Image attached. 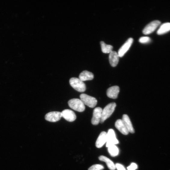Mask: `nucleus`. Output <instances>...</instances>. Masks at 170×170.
<instances>
[{
    "mask_svg": "<svg viewBox=\"0 0 170 170\" xmlns=\"http://www.w3.org/2000/svg\"><path fill=\"white\" fill-rule=\"evenodd\" d=\"M116 107V104L114 103H110L105 107L102 111L100 123H103L105 120L110 117Z\"/></svg>",
    "mask_w": 170,
    "mask_h": 170,
    "instance_id": "obj_1",
    "label": "nucleus"
},
{
    "mask_svg": "<svg viewBox=\"0 0 170 170\" xmlns=\"http://www.w3.org/2000/svg\"><path fill=\"white\" fill-rule=\"evenodd\" d=\"M115 126L122 134L125 135L128 134L129 132L122 119L117 120L115 122Z\"/></svg>",
    "mask_w": 170,
    "mask_h": 170,
    "instance_id": "obj_12",
    "label": "nucleus"
},
{
    "mask_svg": "<svg viewBox=\"0 0 170 170\" xmlns=\"http://www.w3.org/2000/svg\"><path fill=\"white\" fill-rule=\"evenodd\" d=\"M138 168V166L134 163H132L131 165L127 167L128 170H135Z\"/></svg>",
    "mask_w": 170,
    "mask_h": 170,
    "instance_id": "obj_23",
    "label": "nucleus"
},
{
    "mask_svg": "<svg viewBox=\"0 0 170 170\" xmlns=\"http://www.w3.org/2000/svg\"><path fill=\"white\" fill-rule=\"evenodd\" d=\"M102 52L104 53H110L113 51V47L111 45H107L104 42H100Z\"/></svg>",
    "mask_w": 170,
    "mask_h": 170,
    "instance_id": "obj_19",
    "label": "nucleus"
},
{
    "mask_svg": "<svg viewBox=\"0 0 170 170\" xmlns=\"http://www.w3.org/2000/svg\"><path fill=\"white\" fill-rule=\"evenodd\" d=\"M115 166L118 170H126L123 166L119 164H117Z\"/></svg>",
    "mask_w": 170,
    "mask_h": 170,
    "instance_id": "obj_24",
    "label": "nucleus"
},
{
    "mask_svg": "<svg viewBox=\"0 0 170 170\" xmlns=\"http://www.w3.org/2000/svg\"><path fill=\"white\" fill-rule=\"evenodd\" d=\"M104 168V167L101 165H95L90 167L88 170H102Z\"/></svg>",
    "mask_w": 170,
    "mask_h": 170,
    "instance_id": "obj_22",
    "label": "nucleus"
},
{
    "mask_svg": "<svg viewBox=\"0 0 170 170\" xmlns=\"http://www.w3.org/2000/svg\"><path fill=\"white\" fill-rule=\"evenodd\" d=\"M108 151L112 157H115L117 156L119 153V149L115 145L108 147Z\"/></svg>",
    "mask_w": 170,
    "mask_h": 170,
    "instance_id": "obj_20",
    "label": "nucleus"
},
{
    "mask_svg": "<svg viewBox=\"0 0 170 170\" xmlns=\"http://www.w3.org/2000/svg\"><path fill=\"white\" fill-rule=\"evenodd\" d=\"M133 42L132 38H129L125 44L122 46L118 51V54L119 57H122L128 50Z\"/></svg>",
    "mask_w": 170,
    "mask_h": 170,
    "instance_id": "obj_7",
    "label": "nucleus"
},
{
    "mask_svg": "<svg viewBox=\"0 0 170 170\" xmlns=\"http://www.w3.org/2000/svg\"><path fill=\"white\" fill-rule=\"evenodd\" d=\"M62 117L66 121L72 122L76 119V115L73 111L70 110H65L61 112Z\"/></svg>",
    "mask_w": 170,
    "mask_h": 170,
    "instance_id": "obj_10",
    "label": "nucleus"
},
{
    "mask_svg": "<svg viewBox=\"0 0 170 170\" xmlns=\"http://www.w3.org/2000/svg\"><path fill=\"white\" fill-rule=\"evenodd\" d=\"M69 107L73 110L82 112L85 110V105L80 99L77 98L73 99L68 101Z\"/></svg>",
    "mask_w": 170,
    "mask_h": 170,
    "instance_id": "obj_2",
    "label": "nucleus"
},
{
    "mask_svg": "<svg viewBox=\"0 0 170 170\" xmlns=\"http://www.w3.org/2000/svg\"><path fill=\"white\" fill-rule=\"evenodd\" d=\"M139 41L142 44H147L150 42L151 39L148 37H142L139 39Z\"/></svg>",
    "mask_w": 170,
    "mask_h": 170,
    "instance_id": "obj_21",
    "label": "nucleus"
},
{
    "mask_svg": "<svg viewBox=\"0 0 170 170\" xmlns=\"http://www.w3.org/2000/svg\"><path fill=\"white\" fill-rule=\"evenodd\" d=\"M94 78V74L86 70L81 72L79 76V79L83 82L92 80Z\"/></svg>",
    "mask_w": 170,
    "mask_h": 170,
    "instance_id": "obj_16",
    "label": "nucleus"
},
{
    "mask_svg": "<svg viewBox=\"0 0 170 170\" xmlns=\"http://www.w3.org/2000/svg\"><path fill=\"white\" fill-rule=\"evenodd\" d=\"M119 91V88L118 86H113L108 88L107 91V97L110 98L116 99L118 98Z\"/></svg>",
    "mask_w": 170,
    "mask_h": 170,
    "instance_id": "obj_11",
    "label": "nucleus"
},
{
    "mask_svg": "<svg viewBox=\"0 0 170 170\" xmlns=\"http://www.w3.org/2000/svg\"><path fill=\"white\" fill-rule=\"evenodd\" d=\"M62 117L61 113L53 111L47 113L45 116V119L47 121L55 122L59 121Z\"/></svg>",
    "mask_w": 170,
    "mask_h": 170,
    "instance_id": "obj_9",
    "label": "nucleus"
},
{
    "mask_svg": "<svg viewBox=\"0 0 170 170\" xmlns=\"http://www.w3.org/2000/svg\"><path fill=\"white\" fill-rule=\"evenodd\" d=\"M107 133L105 131L101 132L99 135L96 142V145L98 148L103 147L107 142Z\"/></svg>",
    "mask_w": 170,
    "mask_h": 170,
    "instance_id": "obj_14",
    "label": "nucleus"
},
{
    "mask_svg": "<svg viewBox=\"0 0 170 170\" xmlns=\"http://www.w3.org/2000/svg\"><path fill=\"white\" fill-rule=\"evenodd\" d=\"M122 120L129 132L133 134L134 133V129L133 127L130 118L126 114H124L122 117Z\"/></svg>",
    "mask_w": 170,
    "mask_h": 170,
    "instance_id": "obj_15",
    "label": "nucleus"
},
{
    "mask_svg": "<svg viewBox=\"0 0 170 170\" xmlns=\"http://www.w3.org/2000/svg\"><path fill=\"white\" fill-rule=\"evenodd\" d=\"M119 56L118 53L115 51H112L110 53V62L111 66L113 67L116 66L119 62Z\"/></svg>",
    "mask_w": 170,
    "mask_h": 170,
    "instance_id": "obj_13",
    "label": "nucleus"
},
{
    "mask_svg": "<svg viewBox=\"0 0 170 170\" xmlns=\"http://www.w3.org/2000/svg\"><path fill=\"white\" fill-rule=\"evenodd\" d=\"M161 22L158 20H155L147 25L143 30V33L145 35H148L153 32L160 25Z\"/></svg>",
    "mask_w": 170,
    "mask_h": 170,
    "instance_id": "obj_6",
    "label": "nucleus"
},
{
    "mask_svg": "<svg viewBox=\"0 0 170 170\" xmlns=\"http://www.w3.org/2000/svg\"><path fill=\"white\" fill-rule=\"evenodd\" d=\"M70 83L73 89L78 92H83L86 90L85 84L79 78H71L70 79Z\"/></svg>",
    "mask_w": 170,
    "mask_h": 170,
    "instance_id": "obj_3",
    "label": "nucleus"
},
{
    "mask_svg": "<svg viewBox=\"0 0 170 170\" xmlns=\"http://www.w3.org/2000/svg\"><path fill=\"white\" fill-rule=\"evenodd\" d=\"M102 109L100 107L95 108L93 111V117L91 119V123L94 125H97L100 122L101 120Z\"/></svg>",
    "mask_w": 170,
    "mask_h": 170,
    "instance_id": "obj_8",
    "label": "nucleus"
},
{
    "mask_svg": "<svg viewBox=\"0 0 170 170\" xmlns=\"http://www.w3.org/2000/svg\"><path fill=\"white\" fill-rule=\"evenodd\" d=\"M80 97L85 105L90 108L94 107L97 104V101L96 98L87 94H81L80 95Z\"/></svg>",
    "mask_w": 170,
    "mask_h": 170,
    "instance_id": "obj_4",
    "label": "nucleus"
},
{
    "mask_svg": "<svg viewBox=\"0 0 170 170\" xmlns=\"http://www.w3.org/2000/svg\"><path fill=\"white\" fill-rule=\"evenodd\" d=\"M106 147H109L110 146L118 144V140L117 139L114 131L112 129L108 130L107 133V141Z\"/></svg>",
    "mask_w": 170,
    "mask_h": 170,
    "instance_id": "obj_5",
    "label": "nucleus"
},
{
    "mask_svg": "<svg viewBox=\"0 0 170 170\" xmlns=\"http://www.w3.org/2000/svg\"><path fill=\"white\" fill-rule=\"evenodd\" d=\"M99 159L101 161L105 162L108 168L111 170H115L116 169L115 165L114 163L109 159L104 156H101L99 158Z\"/></svg>",
    "mask_w": 170,
    "mask_h": 170,
    "instance_id": "obj_18",
    "label": "nucleus"
},
{
    "mask_svg": "<svg viewBox=\"0 0 170 170\" xmlns=\"http://www.w3.org/2000/svg\"><path fill=\"white\" fill-rule=\"evenodd\" d=\"M170 31V23H166L162 24L157 31L159 35H164Z\"/></svg>",
    "mask_w": 170,
    "mask_h": 170,
    "instance_id": "obj_17",
    "label": "nucleus"
}]
</instances>
